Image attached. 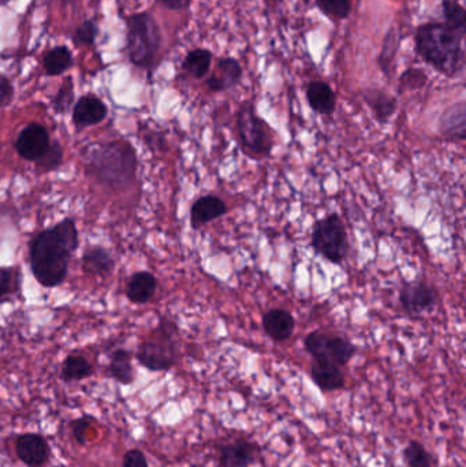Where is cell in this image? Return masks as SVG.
Instances as JSON below:
<instances>
[{"instance_id":"6da1fadb","label":"cell","mask_w":466,"mask_h":467,"mask_svg":"<svg viewBox=\"0 0 466 467\" xmlns=\"http://www.w3.org/2000/svg\"><path fill=\"white\" fill-rule=\"evenodd\" d=\"M78 243V230L73 219H63L33 238L29 259L32 273L40 285L51 288L65 282Z\"/></svg>"},{"instance_id":"7a4b0ae2","label":"cell","mask_w":466,"mask_h":467,"mask_svg":"<svg viewBox=\"0 0 466 467\" xmlns=\"http://www.w3.org/2000/svg\"><path fill=\"white\" fill-rule=\"evenodd\" d=\"M465 36L444 23H421L416 29V52L442 76L455 78L465 69Z\"/></svg>"},{"instance_id":"3957f363","label":"cell","mask_w":466,"mask_h":467,"mask_svg":"<svg viewBox=\"0 0 466 467\" xmlns=\"http://www.w3.org/2000/svg\"><path fill=\"white\" fill-rule=\"evenodd\" d=\"M85 159L92 174L105 185H129L136 178L137 153L131 142L88 145Z\"/></svg>"},{"instance_id":"277c9868","label":"cell","mask_w":466,"mask_h":467,"mask_svg":"<svg viewBox=\"0 0 466 467\" xmlns=\"http://www.w3.org/2000/svg\"><path fill=\"white\" fill-rule=\"evenodd\" d=\"M235 130L241 150L251 159H266L275 147V132L258 115L249 100L241 103L235 113Z\"/></svg>"},{"instance_id":"5b68a950","label":"cell","mask_w":466,"mask_h":467,"mask_svg":"<svg viewBox=\"0 0 466 467\" xmlns=\"http://www.w3.org/2000/svg\"><path fill=\"white\" fill-rule=\"evenodd\" d=\"M178 328L173 321L163 320L150 339L140 344L137 361L151 371H169L178 361Z\"/></svg>"},{"instance_id":"8992f818","label":"cell","mask_w":466,"mask_h":467,"mask_svg":"<svg viewBox=\"0 0 466 467\" xmlns=\"http://www.w3.org/2000/svg\"><path fill=\"white\" fill-rule=\"evenodd\" d=\"M311 246L317 256L333 264H343L349 254L348 233L338 214L316 220L312 227Z\"/></svg>"},{"instance_id":"52a82bcc","label":"cell","mask_w":466,"mask_h":467,"mask_svg":"<svg viewBox=\"0 0 466 467\" xmlns=\"http://www.w3.org/2000/svg\"><path fill=\"white\" fill-rule=\"evenodd\" d=\"M129 52L139 66H151L160 47V31L150 14L134 15L129 21Z\"/></svg>"},{"instance_id":"ba28073f","label":"cell","mask_w":466,"mask_h":467,"mask_svg":"<svg viewBox=\"0 0 466 467\" xmlns=\"http://www.w3.org/2000/svg\"><path fill=\"white\" fill-rule=\"evenodd\" d=\"M304 347L314 361H324L343 368L357 354L356 344L343 336L314 331L304 339Z\"/></svg>"},{"instance_id":"9c48e42d","label":"cell","mask_w":466,"mask_h":467,"mask_svg":"<svg viewBox=\"0 0 466 467\" xmlns=\"http://www.w3.org/2000/svg\"><path fill=\"white\" fill-rule=\"evenodd\" d=\"M399 302L405 312L409 313L413 317H417L434 309L438 302V291L423 280L405 283L399 291Z\"/></svg>"},{"instance_id":"30bf717a","label":"cell","mask_w":466,"mask_h":467,"mask_svg":"<svg viewBox=\"0 0 466 467\" xmlns=\"http://www.w3.org/2000/svg\"><path fill=\"white\" fill-rule=\"evenodd\" d=\"M51 145L49 130L40 124H29L23 127L15 140L14 147L18 155L28 161H37Z\"/></svg>"},{"instance_id":"8fae6325","label":"cell","mask_w":466,"mask_h":467,"mask_svg":"<svg viewBox=\"0 0 466 467\" xmlns=\"http://www.w3.org/2000/svg\"><path fill=\"white\" fill-rule=\"evenodd\" d=\"M15 453L28 467H42L49 462L51 448L46 437L39 434H23L15 440Z\"/></svg>"},{"instance_id":"7c38bea8","label":"cell","mask_w":466,"mask_h":467,"mask_svg":"<svg viewBox=\"0 0 466 467\" xmlns=\"http://www.w3.org/2000/svg\"><path fill=\"white\" fill-rule=\"evenodd\" d=\"M260 459V447L251 440L237 439L219 450L222 467H251Z\"/></svg>"},{"instance_id":"4fadbf2b","label":"cell","mask_w":466,"mask_h":467,"mask_svg":"<svg viewBox=\"0 0 466 467\" xmlns=\"http://www.w3.org/2000/svg\"><path fill=\"white\" fill-rule=\"evenodd\" d=\"M243 69L235 58L224 57L216 60L215 70L206 79L209 92L222 93L233 89L242 79Z\"/></svg>"},{"instance_id":"5bb4252c","label":"cell","mask_w":466,"mask_h":467,"mask_svg":"<svg viewBox=\"0 0 466 467\" xmlns=\"http://www.w3.org/2000/svg\"><path fill=\"white\" fill-rule=\"evenodd\" d=\"M227 206L221 197L214 195L197 198L190 206V227L200 230L204 225L227 214Z\"/></svg>"},{"instance_id":"9a60e30c","label":"cell","mask_w":466,"mask_h":467,"mask_svg":"<svg viewBox=\"0 0 466 467\" xmlns=\"http://www.w3.org/2000/svg\"><path fill=\"white\" fill-rule=\"evenodd\" d=\"M439 133L450 142H463L466 137V105L463 100L454 103L442 113Z\"/></svg>"},{"instance_id":"2e32d148","label":"cell","mask_w":466,"mask_h":467,"mask_svg":"<svg viewBox=\"0 0 466 467\" xmlns=\"http://www.w3.org/2000/svg\"><path fill=\"white\" fill-rule=\"evenodd\" d=\"M263 330L272 341L282 343L293 335L296 330V320L288 310L274 307L263 316Z\"/></svg>"},{"instance_id":"e0dca14e","label":"cell","mask_w":466,"mask_h":467,"mask_svg":"<svg viewBox=\"0 0 466 467\" xmlns=\"http://www.w3.org/2000/svg\"><path fill=\"white\" fill-rule=\"evenodd\" d=\"M311 379L322 391L334 392L345 389L346 378L343 368L324 361H314Z\"/></svg>"},{"instance_id":"ac0fdd59","label":"cell","mask_w":466,"mask_h":467,"mask_svg":"<svg viewBox=\"0 0 466 467\" xmlns=\"http://www.w3.org/2000/svg\"><path fill=\"white\" fill-rule=\"evenodd\" d=\"M306 102L314 113L330 116L336 110V95L325 81H311L306 87Z\"/></svg>"},{"instance_id":"d6986e66","label":"cell","mask_w":466,"mask_h":467,"mask_svg":"<svg viewBox=\"0 0 466 467\" xmlns=\"http://www.w3.org/2000/svg\"><path fill=\"white\" fill-rule=\"evenodd\" d=\"M362 99L370 107L373 118L380 124H386L397 111V100L390 96L385 90L368 87L362 90Z\"/></svg>"},{"instance_id":"ffe728a7","label":"cell","mask_w":466,"mask_h":467,"mask_svg":"<svg viewBox=\"0 0 466 467\" xmlns=\"http://www.w3.org/2000/svg\"><path fill=\"white\" fill-rule=\"evenodd\" d=\"M107 116V107L95 96H84L73 110V121L77 127H88L100 124Z\"/></svg>"},{"instance_id":"44dd1931","label":"cell","mask_w":466,"mask_h":467,"mask_svg":"<svg viewBox=\"0 0 466 467\" xmlns=\"http://www.w3.org/2000/svg\"><path fill=\"white\" fill-rule=\"evenodd\" d=\"M158 290V279L148 270L133 273L127 283L126 296L133 304L142 305L150 302Z\"/></svg>"},{"instance_id":"7402d4cb","label":"cell","mask_w":466,"mask_h":467,"mask_svg":"<svg viewBox=\"0 0 466 467\" xmlns=\"http://www.w3.org/2000/svg\"><path fill=\"white\" fill-rule=\"evenodd\" d=\"M399 47H401V32L393 26L386 33L383 44H381L380 54L378 57L379 69L386 77H391L393 74Z\"/></svg>"},{"instance_id":"603a6c76","label":"cell","mask_w":466,"mask_h":467,"mask_svg":"<svg viewBox=\"0 0 466 467\" xmlns=\"http://www.w3.org/2000/svg\"><path fill=\"white\" fill-rule=\"evenodd\" d=\"M82 265L85 272L91 275H108L114 270L113 256L102 246H92L85 251L82 256Z\"/></svg>"},{"instance_id":"cb8c5ba5","label":"cell","mask_w":466,"mask_h":467,"mask_svg":"<svg viewBox=\"0 0 466 467\" xmlns=\"http://www.w3.org/2000/svg\"><path fill=\"white\" fill-rule=\"evenodd\" d=\"M110 375L122 386H131L134 383V368L131 353L124 349H118L111 354Z\"/></svg>"},{"instance_id":"d4e9b609","label":"cell","mask_w":466,"mask_h":467,"mask_svg":"<svg viewBox=\"0 0 466 467\" xmlns=\"http://www.w3.org/2000/svg\"><path fill=\"white\" fill-rule=\"evenodd\" d=\"M94 375V365L84 355L71 354L66 358L60 371V379L65 383H77Z\"/></svg>"},{"instance_id":"484cf974","label":"cell","mask_w":466,"mask_h":467,"mask_svg":"<svg viewBox=\"0 0 466 467\" xmlns=\"http://www.w3.org/2000/svg\"><path fill=\"white\" fill-rule=\"evenodd\" d=\"M214 54L206 49H195L187 55L182 69L195 79H203L211 73Z\"/></svg>"},{"instance_id":"4316f807","label":"cell","mask_w":466,"mask_h":467,"mask_svg":"<svg viewBox=\"0 0 466 467\" xmlns=\"http://www.w3.org/2000/svg\"><path fill=\"white\" fill-rule=\"evenodd\" d=\"M441 10L444 23L462 36H466L465 7L458 0H442Z\"/></svg>"},{"instance_id":"83f0119b","label":"cell","mask_w":466,"mask_h":467,"mask_svg":"<svg viewBox=\"0 0 466 467\" xmlns=\"http://www.w3.org/2000/svg\"><path fill=\"white\" fill-rule=\"evenodd\" d=\"M405 463L407 467H433V455L417 440H410L404 450Z\"/></svg>"},{"instance_id":"f1b7e54d","label":"cell","mask_w":466,"mask_h":467,"mask_svg":"<svg viewBox=\"0 0 466 467\" xmlns=\"http://www.w3.org/2000/svg\"><path fill=\"white\" fill-rule=\"evenodd\" d=\"M320 12L333 20L343 21L351 15L353 0H315Z\"/></svg>"},{"instance_id":"f546056e","label":"cell","mask_w":466,"mask_h":467,"mask_svg":"<svg viewBox=\"0 0 466 467\" xmlns=\"http://www.w3.org/2000/svg\"><path fill=\"white\" fill-rule=\"evenodd\" d=\"M71 65V54L65 47L52 50L46 60H44V66H46L47 73L50 76H57V74L63 73L68 70Z\"/></svg>"},{"instance_id":"4dcf8cb0","label":"cell","mask_w":466,"mask_h":467,"mask_svg":"<svg viewBox=\"0 0 466 467\" xmlns=\"http://www.w3.org/2000/svg\"><path fill=\"white\" fill-rule=\"evenodd\" d=\"M63 161V150L60 147L59 142H51L49 150L39 160L36 161L37 169L44 172L54 171L59 169Z\"/></svg>"},{"instance_id":"1f68e13d","label":"cell","mask_w":466,"mask_h":467,"mask_svg":"<svg viewBox=\"0 0 466 467\" xmlns=\"http://www.w3.org/2000/svg\"><path fill=\"white\" fill-rule=\"evenodd\" d=\"M21 286V276L15 268L0 267V297L18 291Z\"/></svg>"},{"instance_id":"d6a6232c","label":"cell","mask_w":466,"mask_h":467,"mask_svg":"<svg viewBox=\"0 0 466 467\" xmlns=\"http://www.w3.org/2000/svg\"><path fill=\"white\" fill-rule=\"evenodd\" d=\"M425 82H427V77L424 71L418 70V69H409L402 74L401 79H399V93L410 89H420L425 85Z\"/></svg>"},{"instance_id":"836d02e7","label":"cell","mask_w":466,"mask_h":467,"mask_svg":"<svg viewBox=\"0 0 466 467\" xmlns=\"http://www.w3.org/2000/svg\"><path fill=\"white\" fill-rule=\"evenodd\" d=\"M94 418L89 416L79 417L78 419L71 424V431H73L74 439L79 445L87 444V432L91 428V423Z\"/></svg>"},{"instance_id":"e575fe53","label":"cell","mask_w":466,"mask_h":467,"mask_svg":"<svg viewBox=\"0 0 466 467\" xmlns=\"http://www.w3.org/2000/svg\"><path fill=\"white\" fill-rule=\"evenodd\" d=\"M122 466L123 467H150L148 464L147 456L142 451L133 448V450L127 451L122 459Z\"/></svg>"},{"instance_id":"d590c367","label":"cell","mask_w":466,"mask_h":467,"mask_svg":"<svg viewBox=\"0 0 466 467\" xmlns=\"http://www.w3.org/2000/svg\"><path fill=\"white\" fill-rule=\"evenodd\" d=\"M71 102H73V89H71L70 84H66L57 95V99H55V110H57L58 113H65V111L70 108Z\"/></svg>"},{"instance_id":"8d00e7d4","label":"cell","mask_w":466,"mask_h":467,"mask_svg":"<svg viewBox=\"0 0 466 467\" xmlns=\"http://www.w3.org/2000/svg\"><path fill=\"white\" fill-rule=\"evenodd\" d=\"M95 34H96V29H95L94 23H85L77 29L76 40L79 44H91L94 41Z\"/></svg>"},{"instance_id":"74e56055","label":"cell","mask_w":466,"mask_h":467,"mask_svg":"<svg viewBox=\"0 0 466 467\" xmlns=\"http://www.w3.org/2000/svg\"><path fill=\"white\" fill-rule=\"evenodd\" d=\"M13 87L6 78H0V107L9 105L13 99Z\"/></svg>"},{"instance_id":"f35d334b","label":"cell","mask_w":466,"mask_h":467,"mask_svg":"<svg viewBox=\"0 0 466 467\" xmlns=\"http://www.w3.org/2000/svg\"><path fill=\"white\" fill-rule=\"evenodd\" d=\"M169 10H184L192 5V0H160Z\"/></svg>"},{"instance_id":"ab89813d","label":"cell","mask_w":466,"mask_h":467,"mask_svg":"<svg viewBox=\"0 0 466 467\" xmlns=\"http://www.w3.org/2000/svg\"><path fill=\"white\" fill-rule=\"evenodd\" d=\"M278 2H285V0H278Z\"/></svg>"}]
</instances>
